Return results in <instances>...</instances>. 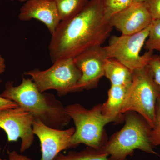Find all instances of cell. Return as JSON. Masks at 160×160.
<instances>
[{
	"instance_id": "6da1fadb",
	"label": "cell",
	"mask_w": 160,
	"mask_h": 160,
	"mask_svg": "<svg viewBox=\"0 0 160 160\" xmlns=\"http://www.w3.org/2000/svg\"><path fill=\"white\" fill-rule=\"evenodd\" d=\"M113 28L104 17L102 0H89L77 14L61 21L52 35L49 45L52 61L73 58L89 48L102 46Z\"/></svg>"
},
{
	"instance_id": "7a4b0ae2",
	"label": "cell",
	"mask_w": 160,
	"mask_h": 160,
	"mask_svg": "<svg viewBox=\"0 0 160 160\" xmlns=\"http://www.w3.org/2000/svg\"><path fill=\"white\" fill-rule=\"evenodd\" d=\"M0 95L16 103L34 119L51 128L63 129L71 121L63 103L54 95L40 92L31 78L23 77L17 86H14L13 82H8Z\"/></svg>"
},
{
	"instance_id": "3957f363",
	"label": "cell",
	"mask_w": 160,
	"mask_h": 160,
	"mask_svg": "<svg viewBox=\"0 0 160 160\" xmlns=\"http://www.w3.org/2000/svg\"><path fill=\"white\" fill-rule=\"evenodd\" d=\"M125 124L108 140L102 152L109 160H126L135 149L158 154L150 138L151 128L145 119L133 111L124 114Z\"/></svg>"
},
{
	"instance_id": "277c9868",
	"label": "cell",
	"mask_w": 160,
	"mask_h": 160,
	"mask_svg": "<svg viewBox=\"0 0 160 160\" xmlns=\"http://www.w3.org/2000/svg\"><path fill=\"white\" fill-rule=\"evenodd\" d=\"M66 111L75 126L70 148L83 144L102 151L108 141L104 128L107 124L113 122L102 113V104L88 109L78 103H75L66 106Z\"/></svg>"
},
{
	"instance_id": "5b68a950",
	"label": "cell",
	"mask_w": 160,
	"mask_h": 160,
	"mask_svg": "<svg viewBox=\"0 0 160 160\" xmlns=\"http://www.w3.org/2000/svg\"><path fill=\"white\" fill-rule=\"evenodd\" d=\"M160 91L155 82L149 65L132 71L131 85L122 107V114L133 111L140 115L152 128L154 124L156 106Z\"/></svg>"
},
{
	"instance_id": "8992f818",
	"label": "cell",
	"mask_w": 160,
	"mask_h": 160,
	"mask_svg": "<svg viewBox=\"0 0 160 160\" xmlns=\"http://www.w3.org/2000/svg\"><path fill=\"white\" fill-rule=\"evenodd\" d=\"M24 75L30 77L42 92L53 89L57 92L59 96L62 97L80 91L78 85L81 72L75 64L73 58L61 59L53 62L48 69H32L25 72Z\"/></svg>"
},
{
	"instance_id": "52a82bcc",
	"label": "cell",
	"mask_w": 160,
	"mask_h": 160,
	"mask_svg": "<svg viewBox=\"0 0 160 160\" xmlns=\"http://www.w3.org/2000/svg\"><path fill=\"white\" fill-rule=\"evenodd\" d=\"M150 26L134 34L111 37L108 46H105L108 58L117 60L132 72L148 66L154 55L152 52L147 51L142 55L140 53L149 36Z\"/></svg>"
},
{
	"instance_id": "ba28073f",
	"label": "cell",
	"mask_w": 160,
	"mask_h": 160,
	"mask_svg": "<svg viewBox=\"0 0 160 160\" xmlns=\"http://www.w3.org/2000/svg\"><path fill=\"white\" fill-rule=\"evenodd\" d=\"M34 119L30 112L19 106L0 111V128L6 132L9 142L21 139V153L28 150L33 142Z\"/></svg>"
},
{
	"instance_id": "9c48e42d",
	"label": "cell",
	"mask_w": 160,
	"mask_h": 160,
	"mask_svg": "<svg viewBox=\"0 0 160 160\" xmlns=\"http://www.w3.org/2000/svg\"><path fill=\"white\" fill-rule=\"evenodd\" d=\"M108 58L105 47L97 46L87 49L73 58L81 72L78 85L80 91L96 88L105 76V64Z\"/></svg>"
},
{
	"instance_id": "30bf717a",
	"label": "cell",
	"mask_w": 160,
	"mask_h": 160,
	"mask_svg": "<svg viewBox=\"0 0 160 160\" xmlns=\"http://www.w3.org/2000/svg\"><path fill=\"white\" fill-rule=\"evenodd\" d=\"M32 128L40 141V160H53L61 152L70 148V142L75 130L74 127L66 129H54L37 119L33 120Z\"/></svg>"
},
{
	"instance_id": "8fae6325",
	"label": "cell",
	"mask_w": 160,
	"mask_h": 160,
	"mask_svg": "<svg viewBox=\"0 0 160 160\" xmlns=\"http://www.w3.org/2000/svg\"><path fill=\"white\" fill-rule=\"evenodd\" d=\"M152 21L145 3L133 2L112 18L110 23L122 34L131 35L146 29Z\"/></svg>"
},
{
	"instance_id": "7c38bea8",
	"label": "cell",
	"mask_w": 160,
	"mask_h": 160,
	"mask_svg": "<svg viewBox=\"0 0 160 160\" xmlns=\"http://www.w3.org/2000/svg\"><path fill=\"white\" fill-rule=\"evenodd\" d=\"M18 18L22 21L39 20L46 25L52 35L61 22L53 0H27L20 9Z\"/></svg>"
},
{
	"instance_id": "4fadbf2b",
	"label": "cell",
	"mask_w": 160,
	"mask_h": 160,
	"mask_svg": "<svg viewBox=\"0 0 160 160\" xmlns=\"http://www.w3.org/2000/svg\"><path fill=\"white\" fill-rule=\"evenodd\" d=\"M129 87L111 85L108 91V97L102 104V113L113 122H119L124 119L121 112L124 100Z\"/></svg>"
},
{
	"instance_id": "5bb4252c",
	"label": "cell",
	"mask_w": 160,
	"mask_h": 160,
	"mask_svg": "<svg viewBox=\"0 0 160 160\" xmlns=\"http://www.w3.org/2000/svg\"><path fill=\"white\" fill-rule=\"evenodd\" d=\"M105 76L111 85L129 87L132 79V72L117 60L108 58L105 64Z\"/></svg>"
},
{
	"instance_id": "9a60e30c",
	"label": "cell",
	"mask_w": 160,
	"mask_h": 160,
	"mask_svg": "<svg viewBox=\"0 0 160 160\" xmlns=\"http://www.w3.org/2000/svg\"><path fill=\"white\" fill-rule=\"evenodd\" d=\"M61 21L73 17L86 6L89 0H53Z\"/></svg>"
},
{
	"instance_id": "2e32d148",
	"label": "cell",
	"mask_w": 160,
	"mask_h": 160,
	"mask_svg": "<svg viewBox=\"0 0 160 160\" xmlns=\"http://www.w3.org/2000/svg\"><path fill=\"white\" fill-rule=\"evenodd\" d=\"M53 160H109L105 152L88 147L79 152L70 151L66 154L60 153Z\"/></svg>"
},
{
	"instance_id": "e0dca14e",
	"label": "cell",
	"mask_w": 160,
	"mask_h": 160,
	"mask_svg": "<svg viewBox=\"0 0 160 160\" xmlns=\"http://www.w3.org/2000/svg\"><path fill=\"white\" fill-rule=\"evenodd\" d=\"M104 15L109 22L115 15L128 8L134 0H102Z\"/></svg>"
},
{
	"instance_id": "ac0fdd59",
	"label": "cell",
	"mask_w": 160,
	"mask_h": 160,
	"mask_svg": "<svg viewBox=\"0 0 160 160\" xmlns=\"http://www.w3.org/2000/svg\"><path fill=\"white\" fill-rule=\"evenodd\" d=\"M147 51L160 52V20H153L145 46Z\"/></svg>"
},
{
	"instance_id": "d6986e66",
	"label": "cell",
	"mask_w": 160,
	"mask_h": 160,
	"mask_svg": "<svg viewBox=\"0 0 160 160\" xmlns=\"http://www.w3.org/2000/svg\"><path fill=\"white\" fill-rule=\"evenodd\" d=\"M150 138L153 146L160 147V97L157 101L154 124L150 131Z\"/></svg>"
},
{
	"instance_id": "ffe728a7",
	"label": "cell",
	"mask_w": 160,
	"mask_h": 160,
	"mask_svg": "<svg viewBox=\"0 0 160 160\" xmlns=\"http://www.w3.org/2000/svg\"><path fill=\"white\" fill-rule=\"evenodd\" d=\"M155 82L160 91V58L159 55H153L149 64Z\"/></svg>"
},
{
	"instance_id": "44dd1931",
	"label": "cell",
	"mask_w": 160,
	"mask_h": 160,
	"mask_svg": "<svg viewBox=\"0 0 160 160\" xmlns=\"http://www.w3.org/2000/svg\"><path fill=\"white\" fill-rule=\"evenodd\" d=\"M144 3L152 19L160 20V0H146Z\"/></svg>"
},
{
	"instance_id": "7402d4cb",
	"label": "cell",
	"mask_w": 160,
	"mask_h": 160,
	"mask_svg": "<svg viewBox=\"0 0 160 160\" xmlns=\"http://www.w3.org/2000/svg\"><path fill=\"white\" fill-rule=\"evenodd\" d=\"M2 81L0 80V83ZM18 106L16 103L2 97L0 95V111L11 108H15Z\"/></svg>"
},
{
	"instance_id": "603a6c76",
	"label": "cell",
	"mask_w": 160,
	"mask_h": 160,
	"mask_svg": "<svg viewBox=\"0 0 160 160\" xmlns=\"http://www.w3.org/2000/svg\"><path fill=\"white\" fill-rule=\"evenodd\" d=\"M8 155V160H32L28 157L22 154H19L17 152L13 151H7Z\"/></svg>"
},
{
	"instance_id": "cb8c5ba5",
	"label": "cell",
	"mask_w": 160,
	"mask_h": 160,
	"mask_svg": "<svg viewBox=\"0 0 160 160\" xmlns=\"http://www.w3.org/2000/svg\"><path fill=\"white\" fill-rule=\"evenodd\" d=\"M6 68V65L5 59L0 54V75L2 74L5 71Z\"/></svg>"
},
{
	"instance_id": "d4e9b609",
	"label": "cell",
	"mask_w": 160,
	"mask_h": 160,
	"mask_svg": "<svg viewBox=\"0 0 160 160\" xmlns=\"http://www.w3.org/2000/svg\"><path fill=\"white\" fill-rule=\"evenodd\" d=\"M146 0H134V2L144 3Z\"/></svg>"
},
{
	"instance_id": "484cf974",
	"label": "cell",
	"mask_w": 160,
	"mask_h": 160,
	"mask_svg": "<svg viewBox=\"0 0 160 160\" xmlns=\"http://www.w3.org/2000/svg\"><path fill=\"white\" fill-rule=\"evenodd\" d=\"M1 150H2V148H1V146H0V152H1ZM0 160H7L2 159V158L0 157Z\"/></svg>"
},
{
	"instance_id": "4316f807",
	"label": "cell",
	"mask_w": 160,
	"mask_h": 160,
	"mask_svg": "<svg viewBox=\"0 0 160 160\" xmlns=\"http://www.w3.org/2000/svg\"><path fill=\"white\" fill-rule=\"evenodd\" d=\"M18 1H19L20 2H25V1H26L27 0H18Z\"/></svg>"
},
{
	"instance_id": "83f0119b",
	"label": "cell",
	"mask_w": 160,
	"mask_h": 160,
	"mask_svg": "<svg viewBox=\"0 0 160 160\" xmlns=\"http://www.w3.org/2000/svg\"><path fill=\"white\" fill-rule=\"evenodd\" d=\"M159 56V57H160V55Z\"/></svg>"
}]
</instances>
